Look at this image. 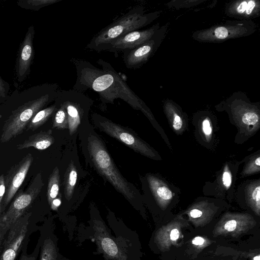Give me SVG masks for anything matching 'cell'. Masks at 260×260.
<instances>
[{
  "mask_svg": "<svg viewBox=\"0 0 260 260\" xmlns=\"http://www.w3.org/2000/svg\"><path fill=\"white\" fill-rule=\"evenodd\" d=\"M77 79L73 89L83 92L87 89L98 93L103 102L113 103L120 99L133 108L148 114V108L142 100L129 88L112 66L99 59L97 63L102 69L94 66L88 61L73 58Z\"/></svg>",
  "mask_w": 260,
  "mask_h": 260,
  "instance_id": "obj_1",
  "label": "cell"
},
{
  "mask_svg": "<svg viewBox=\"0 0 260 260\" xmlns=\"http://www.w3.org/2000/svg\"><path fill=\"white\" fill-rule=\"evenodd\" d=\"M159 14L157 11L145 13L141 6L133 7L96 34L86 48L97 52L104 51L111 42L147 26L157 18Z\"/></svg>",
  "mask_w": 260,
  "mask_h": 260,
  "instance_id": "obj_2",
  "label": "cell"
},
{
  "mask_svg": "<svg viewBox=\"0 0 260 260\" xmlns=\"http://www.w3.org/2000/svg\"><path fill=\"white\" fill-rule=\"evenodd\" d=\"M88 148L92 161L99 172L127 200H132L134 192L120 175L102 142L95 136L89 137Z\"/></svg>",
  "mask_w": 260,
  "mask_h": 260,
  "instance_id": "obj_3",
  "label": "cell"
},
{
  "mask_svg": "<svg viewBox=\"0 0 260 260\" xmlns=\"http://www.w3.org/2000/svg\"><path fill=\"white\" fill-rule=\"evenodd\" d=\"M56 92V89H54L43 94L39 98L24 104L12 111L3 126L1 142H8L22 134L37 113L40 111L52 98H55Z\"/></svg>",
  "mask_w": 260,
  "mask_h": 260,
  "instance_id": "obj_4",
  "label": "cell"
},
{
  "mask_svg": "<svg viewBox=\"0 0 260 260\" xmlns=\"http://www.w3.org/2000/svg\"><path fill=\"white\" fill-rule=\"evenodd\" d=\"M44 184L41 173L31 180L25 191L20 190L12 199L8 209L1 216L0 231L6 236L10 226L31 206Z\"/></svg>",
  "mask_w": 260,
  "mask_h": 260,
  "instance_id": "obj_5",
  "label": "cell"
},
{
  "mask_svg": "<svg viewBox=\"0 0 260 260\" xmlns=\"http://www.w3.org/2000/svg\"><path fill=\"white\" fill-rule=\"evenodd\" d=\"M256 30V24L250 20H229L223 24L194 32L192 36L199 42L220 43L248 36Z\"/></svg>",
  "mask_w": 260,
  "mask_h": 260,
  "instance_id": "obj_6",
  "label": "cell"
},
{
  "mask_svg": "<svg viewBox=\"0 0 260 260\" xmlns=\"http://www.w3.org/2000/svg\"><path fill=\"white\" fill-rule=\"evenodd\" d=\"M31 214L25 213L10 226L4 241L0 260H15L28 238Z\"/></svg>",
  "mask_w": 260,
  "mask_h": 260,
  "instance_id": "obj_7",
  "label": "cell"
},
{
  "mask_svg": "<svg viewBox=\"0 0 260 260\" xmlns=\"http://www.w3.org/2000/svg\"><path fill=\"white\" fill-rule=\"evenodd\" d=\"M167 29V24L161 26L148 41L135 48L123 51V60L126 67L137 69L147 62L159 47Z\"/></svg>",
  "mask_w": 260,
  "mask_h": 260,
  "instance_id": "obj_8",
  "label": "cell"
},
{
  "mask_svg": "<svg viewBox=\"0 0 260 260\" xmlns=\"http://www.w3.org/2000/svg\"><path fill=\"white\" fill-rule=\"evenodd\" d=\"M256 224L248 214L227 213L218 221L213 230V236H230L237 238L253 228Z\"/></svg>",
  "mask_w": 260,
  "mask_h": 260,
  "instance_id": "obj_9",
  "label": "cell"
},
{
  "mask_svg": "<svg viewBox=\"0 0 260 260\" xmlns=\"http://www.w3.org/2000/svg\"><path fill=\"white\" fill-rule=\"evenodd\" d=\"M33 160L32 154H27L4 176L5 193L2 204V214L22 185Z\"/></svg>",
  "mask_w": 260,
  "mask_h": 260,
  "instance_id": "obj_10",
  "label": "cell"
},
{
  "mask_svg": "<svg viewBox=\"0 0 260 260\" xmlns=\"http://www.w3.org/2000/svg\"><path fill=\"white\" fill-rule=\"evenodd\" d=\"M98 116V124L106 134L124 143L137 152L149 157L153 156V153L150 148L132 132L100 115Z\"/></svg>",
  "mask_w": 260,
  "mask_h": 260,
  "instance_id": "obj_11",
  "label": "cell"
},
{
  "mask_svg": "<svg viewBox=\"0 0 260 260\" xmlns=\"http://www.w3.org/2000/svg\"><path fill=\"white\" fill-rule=\"evenodd\" d=\"M188 226L186 220L177 216L162 226L155 233L154 242L161 252L169 251L172 246H178V241L182 238V229Z\"/></svg>",
  "mask_w": 260,
  "mask_h": 260,
  "instance_id": "obj_12",
  "label": "cell"
},
{
  "mask_svg": "<svg viewBox=\"0 0 260 260\" xmlns=\"http://www.w3.org/2000/svg\"><path fill=\"white\" fill-rule=\"evenodd\" d=\"M160 27L159 23L144 30H137L116 39L111 42L104 51L114 52L124 51L135 48L150 40Z\"/></svg>",
  "mask_w": 260,
  "mask_h": 260,
  "instance_id": "obj_13",
  "label": "cell"
},
{
  "mask_svg": "<svg viewBox=\"0 0 260 260\" xmlns=\"http://www.w3.org/2000/svg\"><path fill=\"white\" fill-rule=\"evenodd\" d=\"M93 229L94 237L99 251L108 259L126 260V256L102 222L95 220Z\"/></svg>",
  "mask_w": 260,
  "mask_h": 260,
  "instance_id": "obj_14",
  "label": "cell"
},
{
  "mask_svg": "<svg viewBox=\"0 0 260 260\" xmlns=\"http://www.w3.org/2000/svg\"><path fill=\"white\" fill-rule=\"evenodd\" d=\"M34 29L31 26L21 44L16 64V73L19 82H22L29 74L30 67L34 58L32 41Z\"/></svg>",
  "mask_w": 260,
  "mask_h": 260,
  "instance_id": "obj_15",
  "label": "cell"
},
{
  "mask_svg": "<svg viewBox=\"0 0 260 260\" xmlns=\"http://www.w3.org/2000/svg\"><path fill=\"white\" fill-rule=\"evenodd\" d=\"M225 12L229 17L249 20L258 17L260 12V2L257 0H239L226 4Z\"/></svg>",
  "mask_w": 260,
  "mask_h": 260,
  "instance_id": "obj_16",
  "label": "cell"
},
{
  "mask_svg": "<svg viewBox=\"0 0 260 260\" xmlns=\"http://www.w3.org/2000/svg\"><path fill=\"white\" fill-rule=\"evenodd\" d=\"M54 142L51 130L41 131L30 136L23 143L17 146V149H23L34 147L38 150H44L50 147Z\"/></svg>",
  "mask_w": 260,
  "mask_h": 260,
  "instance_id": "obj_17",
  "label": "cell"
},
{
  "mask_svg": "<svg viewBox=\"0 0 260 260\" xmlns=\"http://www.w3.org/2000/svg\"><path fill=\"white\" fill-rule=\"evenodd\" d=\"M186 213L189 220L196 228L203 226L212 219L214 211L205 204H200L190 208Z\"/></svg>",
  "mask_w": 260,
  "mask_h": 260,
  "instance_id": "obj_18",
  "label": "cell"
},
{
  "mask_svg": "<svg viewBox=\"0 0 260 260\" xmlns=\"http://www.w3.org/2000/svg\"><path fill=\"white\" fill-rule=\"evenodd\" d=\"M57 105L55 103L48 107L41 110L32 117L26 126V130L35 131L44 124L56 112Z\"/></svg>",
  "mask_w": 260,
  "mask_h": 260,
  "instance_id": "obj_19",
  "label": "cell"
},
{
  "mask_svg": "<svg viewBox=\"0 0 260 260\" xmlns=\"http://www.w3.org/2000/svg\"><path fill=\"white\" fill-rule=\"evenodd\" d=\"M77 178L76 168L73 161L69 164L64 175V195L67 200L72 197Z\"/></svg>",
  "mask_w": 260,
  "mask_h": 260,
  "instance_id": "obj_20",
  "label": "cell"
},
{
  "mask_svg": "<svg viewBox=\"0 0 260 260\" xmlns=\"http://www.w3.org/2000/svg\"><path fill=\"white\" fill-rule=\"evenodd\" d=\"M60 175L57 167L53 170L49 176L47 186V196L49 204L58 196L59 189Z\"/></svg>",
  "mask_w": 260,
  "mask_h": 260,
  "instance_id": "obj_21",
  "label": "cell"
},
{
  "mask_svg": "<svg viewBox=\"0 0 260 260\" xmlns=\"http://www.w3.org/2000/svg\"><path fill=\"white\" fill-rule=\"evenodd\" d=\"M149 182L160 206L162 208H165L172 198L171 192L164 186H158L153 177H149Z\"/></svg>",
  "mask_w": 260,
  "mask_h": 260,
  "instance_id": "obj_22",
  "label": "cell"
},
{
  "mask_svg": "<svg viewBox=\"0 0 260 260\" xmlns=\"http://www.w3.org/2000/svg\"><path fill=\"white\" fill-rule=\"evenodd\" d=\"M55 104L58 108L54 113L53 128L59 129L69 128L67 113L65 108L57 101Z\"/></svg>",
  "mask_w": 260,
  "mask_h": 260,
  "instance_id": "obj_23",
  "label": "cell"
},
{
  "mask_svg": "<svg viewBox=\"0 0 260 260\" xmlns=\"http://www.w3.org/2000/svg\"><path fill=\"white\" fill-rule=\"evenodd\" d=\"M57 252L55 245L53 241L46 239L42 245L40 260H56Z\"/></svg>",
  "mask_w": 260,
  "mask_h": 260,
  "instance_id": "obj_24",
  "label": "cell"
},
{
  "mask_svg": "<svg viewBox=\"0 0 260 260\" xmlns=\"http://www.w3.org/2000/svg\"><path fill=\"white\" fill-rule=\"evenodd\" d=\"M60 0H27L20 1L18 5L25 9L38 10L45 6L53 4Z\"/></svg>",
  "mask_w": 260,
  "mask_h": 260,
  "instance_id": "obj_25",
  "label": "cell"
},
{
  "mask_svg": "<svg viewBox=\"0 0 260 260\" xmlns=\"http://www.w3.org/2000/svg\"><path fill=\"white\" fill-rule=\"evenodd\" d=\"M191 245L199 251L211 244L212 241L205 236H196L191 241Z\"/></svg>",
  "mask_w": 260,
  "mask_h": 260,
  "instance_id": "obj_26",
  "label": "cell"
},
{
  "mask_svg": "<svg viewBox=\"0 0 260 260\" xmlns=\"http://www.w3.org/2000/svg\"><path fill=\"white\" fill-rule=\"evenodd\" d=\"M28 240L27 238L22 248V252L19 260H36L38 253V248L36 247L32 253L28 255L26 253Z\"/></svg>",
  "mask_w": 260,
  "mask_h": 260,
  "instance_id": "obj_27",
  "label": "cell"
},
{
  "mask_svg": "<svg viewBox=\"0 0 260 260\" xmlns=\"http://www.w3.org/2000/svg\"><path fill=\"white\" fill-rule=\"evenodd\" d=\"M258 115L252 112H247L242 116L243 122L247 125H254L258 121Z\"/></svg>",
  "mask_w": 260,
  "mask_h": 260,
  "instance_id": "obj_28",
  "label": "cell"
},
{
  "mask_svg": "<svg viewBox=\"0 0 260 260\" xmlns=\"http://www.w3.org/2000/svg\"><path fill=\"white\" fill-rule=\"evenodd\" d=\"M166 105L172 111V122L173 128L176 131L180 129L183 125V121L181 117L175 112V111H174L173 109L170 108L167 103Z\"/></svg>",
  "mask_w": 260,
  "mask_h": 260,
  "instance_id": "obj_29",
  "label": "cell"
},
{
  "mask_svg": "<svg viewBox=\"0 0 260 260\" xmlns=\"http://www.w3.org/2000/svg\"><path fill=\"white\" fill-rule=\"evenodd\" d=\"M5 193V184L4 180V175L0 176V212L2 213V204Z\"/></svg>",
  "mask_w": 260,
  "mask_h": 260,
  "instance_id": "obj_30",
  "label": "cell"
},
{
  "mask_svg": "<svg viewBox=\"0 0 260 260\" xmlns=\"http://www.w3.org/2000/svg\"><path fill=\"white\" fill-rule=\"evenodd\" d=\"M222 182L226 188H229L231 185L232 176L231 173L228 171H224L222 175Z\"/></svg>",
  "mask_w": 260,
  "mask_h": 260,
  "instance_id": "obj_31",
  "label": "cell"
},
{
  "mask_svg": "<svg viewBox=\"0 0 260 260\" xmlns=\"http://www.w3.org/2000/svg\"><path fill=\"white\" fill-rule=\"evenodd\" d=\"M244 257L249 258L250 260H260L259 251L258 250L252 251L251 252H243Z\"/></svg>",
  "mask_w": 260,
  "mask_h": 260,
  "instance_id": "obj_32",
  "label": "cell"
},
{
  "mask_svg": "<svg viewBox=\"0 0 260 260\" xmlns=\"http://www.w3.org/2000/svg\"><path fill=\"white\" fill-rule=\"evenodd\" d=\"M202 129L206 136H210L212 133V127L209 120L206 118L202 122Z\"/></svg>",
  "mask_w": 260,
  "mask_h": 260,
  "instance_id": "obj_33",
  "label": "cell"
},
{
  "mask_svg": "<svg viewBox=\"0 0 260 260\" xmlns=\"http://www.w3.org/2000/svg\"><path fill=\"white\" fill-rule=\"evenodd\" d=\"M7 91L4 83L0 77V97L5 98L6 97Z\"/></svg>",
  "mask_w": 260,
  "mask_h": 260,
  "instance_id": "obj_34",
  "label": "cell"
},
{
  "mask_svg": "<svg viewBox=\"0 0 260 260\" xmlns=\"http://www.w3.org/2000/svg\"><path fill=\"white\" fill-rule=\"evenodd\" d=\"M61 204V201L59 198L54 199L50 204L51 208L53 210H57Z\"/></svg>",
  "mask_w": 260,
  "mask_h": 260,
  "instance_id": "obj_35",
  "label": "cell"
},
{
  "mask_svg": "<svg viewBox=\"0 0 260 260\" xmlns=\"http://www.w3.org/2000/svg\"><path fill=\"white\" fill-rule=\"evenodd\" d=\"M1 216H2V213L0 212V224H1ZM5 238V236H4L1 233V231H0V255H1L2 251L3 243H4Z\"/></svg>",
  "mask_w": 260,
  "mask_h": 260,
  "instance_id": "obj_36",
  "label": "cell"
}]
</instances>
